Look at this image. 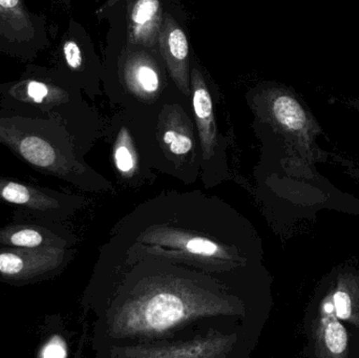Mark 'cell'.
<instances>
[{"label":"cell","instance_id":"6da1fadb","mask_svg":"<svg viewBox=\"0 0 359 358\" xmlns=\"http://www.w3.org/2000/svg\"><path fill=\"white\" fill-rule=\"evenodd\" d=\"M264 275H223L157 254L101 249L82 298L98 357L128 349L238 338L255 345L265 321Z\"/></svg>","mask_w":359,"mask_h":358},{"label":"cell","instance_id":"7a4b0ae2","mask_svg":"<svg viewBox=\"0 0 359 358\" xmlns=\"http://www.w3.org/2000/svg\"><path fill=\"white\" fill-rule=\"evenodd\" d=\"M109 243L223 275L265 273L262 242L231 206L201 193H170L139 205Z\"/></svg>","mask_w":359,"mask_h":358},{"label":"cell","instance_id":"3957f363","mask_svg":"<svg viewBox=\"0 0 359 358\" xmlns=\"http://www.w3.org/2000/svg\"><path fill=\"white\" fill-rule=\"evenodd\" d=\"M0 145L40 174L82 191L107 189V181L84 162L73 137L58 119L0 106Z\"/></svg>","mask_w":359,"mask_h":358},{"label":"cell","instance_id":"277c9868","mask_svg":"<svg viewBox=\"0 0 359 358\" xmlns=\"http://www.w3.org/2000/svg\"><path fill=\"white\" fill-rule=\"evenodd\" d=\"M69 85L52 69L29 64L18 79L0 84V106L58 119L84 156L86 151L78 137L75 120L67 111L73 100V90Z\"/></svg>","mask_w":359,"mask_h":358},{"label":"cell","instance_id":"5b68a950","mask_svg":"<svg viewBox=\"0 0 359 358\" xmlns=\"http://www.w3.org/2000/svg\"><path fill=\"white\" fill-rule=\"evenodd\" d=\"M255 113L299 151H313L322 128L295 90L278 83L261 86L252 97Z\"/></svg>","mask_w":359,"mask_h":358},{"label":"cell","instance_id":"8992f818","mask_svg":"<svg viewBox=\"0 0 359 358\" xmlns=\"http://www.w3.org/2000/svg\"><path fill=\"white\" fill-rule=\"evenodd\" d=\"M158 146L161 157L156 168L194 181L201 167V151L189 118L178 105L166 106L158 124Z\"/></svg>","mask_w":359,"mask_h":358},{"label":"cell","instance_id":"52a82bcc","mask_svg":"<svg viewBox=\"0 0 359 358\" xmlns=\"http://www.w3.org/2000/svg\"><path fill=\"white\" fill-rule=\"evenodd\" d=\"M0 201L14 207L13 219L65 223L86 206V198L0 177Z\"/></svg>","mask_w":359,"mask_h":358},{"label":"cell","instance_id":"ba28073f","mask_svg":"<svg viewBox=\"0 0 359 358\" xmlns=\"http://www.w3.org/2000/svg\"><path fill=\"white\" fill-rule=\"evenodd\" d=\"M75 248L34 249L0 245V281L14 287L36 285L59 277Z\"/></svg>","mask_w":359,"mask_h":358},{"label":"cell","instance_id":"9c48e42d","mask_svg":"<svg viewBox=\"0 0 359 358\" xmlns=\"http://www.w3.org/2000/svg\"><path fill=\"white\" fill-rule=\"evenodd\" d=\"M48 44L43 17L32 13L25 0H0V52L32 60Z\"/></svg>","mask_w":359,"mask_h":358},{"label":"cell","instance_id":"30bf717a","mask_svg":"<svg viewBox=\"0 0 359 358\" xmlns=\"http://www.w3.org/2000/svg\"><path fill=\"white\" fill-rule=\"evenodd\" d=\"M190 95L200 141L201 168L206 174V183L215 184V178L222 177L215 158L219 149L217 122L212 98L202 73L194 65L190 74Z\"/></svg>","mask_w":359,"mask_h":358},{"label":"cell","instance_id":"8fae6325","mask_svg":"<svg viewBox=\"0 0 359 358\" xmlns=\"http://www.w3.org/2000/svg\"><path fill=\"white\" fill-rule=\"evenodd\" d=\"M77 237L65 223L37 219H13L0 226V245L34 249L74 248Z\"/></svg>","mask_w":359,"mask_h":358},{"label":"cell","instance_id":"7c38bea8","mask_svg":"<svg viewBox=\"0 0 359 358\" xmlns=\"http://www.w3.org/2000/svg\"><path fill=\"white\" fill-rule=\"evenodd\" d=\"M158 46L175 83L185 96H189V42L184 29L170 15L164 16Z\"/></svg>","mask_w":359,"mask_h":358},{"label":"cell","instance_id":"4fadbf2b","mask_svg":"<svg viewBox=\"0 0 359 358\" xmlns=\"http://www.w3.org/2000/svg\"><path fill=\"white\" fill-rule=\"evenodd\" d=\"M121 75L128 90L142 100H155L163 90L162 71L155 59L144 50H132L126 55Z\"/></svg>","mask_w":359,"mask_h":358},{"label":"cell","instance_id":"5bb4252c","mask_svg":"<svg viewBox=\"0 0 359 358\" xmlns=\"http://www.w3.org/2000/svg\"><path fill=\"white\" fill-rule=\"evenodd\" d=\"M164 16L161 0H128V42L143 48H156Z\"/></svg>","mask_w":359,"mask_h":358},{"label":"cell","instance_id":"9a60e30c","mask_svg":"<svg viewBox=\"0 0 359 358\" xmlns=\"http://www.w3.org/2000/svg\"><path fill=\"white\" fill-rule=\"evenodd\" d=\"M316 333L312 338L318 347V355L328 357H346L351 350L349 332L335 315L330 301L322 304Z\"/></svg>","mask_w":359,"mask_h":358},{"label":"cell","instance_id":"2e32d148","mask_svg":"<svg viewBox=\"0 0 359 358\" xmlns=\"http://www.w3.org/2000/svg\"><path fill=\"white\" fill-rule=\"evenodd\" d=\"M113 163L122 180L141 182L147 178V162L142 161L130 130L121 128L113 144Z\"/></svg>","mask_w":359,"mask_h":358},{"label":"cell","instance_id":"e0dca14e","mask_svg":"<svg viewBox=\"0 0 359 358\" xmlns=\"http://www.w3.org/2000/svg\"><path fill=\"white\" fill-rule=\"evenodd\" d=\"M358 277H345L337 284L330 296L335 315L341 321L349 322L359 327V283Z\"/></svg>","mask_w":359,"mask_h":358},{"label":"cell","instance_id":"ac0fdd59","mask_svg":"<svg viewBox=\"0 0 359 358\" xmlns=\"http://www.w3.org/2000/svg\"><path fill=\"white\" fill-rule=\"evenodd\" d=\"M36 357L39 358H65L69 357V344L62 333L48 334L43 344L38 349Z\"/></svg>","mask_w":359,"mask_h":358},{"label":"cell","instance_id":"d6986e66","mask_svg":"<svg viewBox=\"0 0 359 358\" xmlns=\"http://www.w3.org/2000/svg\"><path fill=\"white\" fill-rule=\"evenodd\" d=\"M341 103L359 113V98L346 99V100L341 101Z\"/></svg>","mask_w":359,"mask_h":358},{"label":"cell","instance_id":"ffe728a7","mask_svg":"<svg viewBox=\"0 0 359 358\" xmlns=\"http://www.w3.org/2000/svg\"><path fill=\"white\" fill-rule=\"evenodd\" d=\"M119 1V0H107V4H105V6H114V4H117V2Z\"/></svg>","mask_w":359,"mask_h":358}]
</instances>
